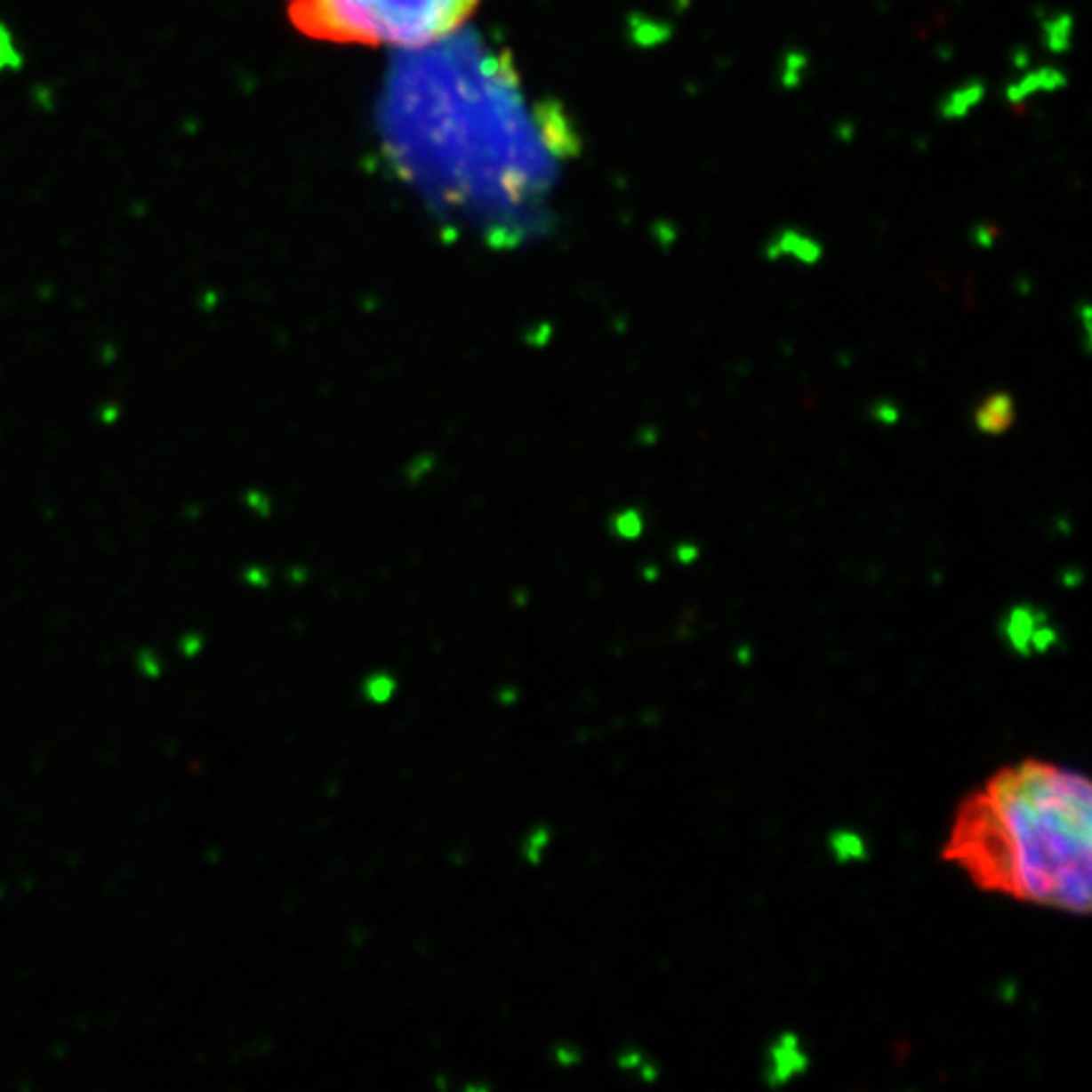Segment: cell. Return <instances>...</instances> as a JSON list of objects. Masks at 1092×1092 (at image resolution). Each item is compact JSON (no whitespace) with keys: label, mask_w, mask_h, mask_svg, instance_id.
<instances>
[{"label":"cell","mask_w":1092,"mask_h":1092,"mask_svg":"<svg viewBox=\"0 0 1092 1092\" xmlns=\"http://www.w3.org/2000/svg\"><path fill=\"white\" fill-rule=\"evenodd\" d=\"M948 857L989 890L1088 916L1090 779L1049 761H1022L999 771L959 812Z\"/></svg>","instance_id":"cell-1"},{"label":"cell","mask_w":1092,"mask_h":1092,"mask_svg":"<svg viewBox=\"0 0 1092 1092\" xmlns=\"http://www.w3.org/2000/svg\"><path fill=\"white\" fill-rule=\"evenodd\" d=\"M481 0H286L296 31L339 46L420 51L466 26Z\"/></svg>","instance_id":"cell-2"},{"label":"cell","mask_w":1092,"mask_h":1092,"mask_svg":"<svg viewBox=\"0 0 1092 1092\" xmlns=\"http://www.w3.org/2000/svg\"><path fill=\"white\" fill-rule=\"evenodd\" d=\"M809 1070V1055L804 1052V1044L797 1032L779 1034L767 1049L764 1057V1082L769 1088H784L802 1077Z\"/></svg>","instance_id":"cell-3"},{"label":"cell","mask_w":1092,"mask_h":1092,"mask_svg":"<svg viewBox=\"0 0 1092 1092\" xmlns=\"http://www.w3.org/2000/svg\"><path fill=\"white\" fill-rule=\"evenodd\" d=\"M1047 612L1034 607V605H1014L1007 610V614L1001 617L999 632L1004 638L1007 647L1016 653L1019 658H1032V643L1037 630L1047 622Z\"/></svg>","instance_id":"cell-4"},{"label":"cell","mask_w":1092,"mask_h":1092,"mask_svg":"<svg viewBox=\"0 0 1092 1092\" xmlns=\"http://www.w3.org/2000/svg\"><path fill=\"white\" fill-rule=\"evenodd\" d=\"M1016 420V407L1014 400L1007 392H994L992 397L981 402L974 413V422L981 433L986 435H1001L1007 433Z\"/></svg>","instance_id":"cell-5"},{"label":"cell","mask_w":1092,"mask_h":1092,"mask_svg":"<svg viewBox=\"0 0 1092 1092\" xmlns=\"http://www.w3.org/2000/svg\"><path fill=\"white\" fill-rule=\"evenodd\" d=\"M791 256L802 263H817L822 256V245L812 238H807L797 230H782L774 241L769 243V258Z\"/></svg>","instance_id":"cell-6"},{"label":"cell","mask_w":1092,"mask_h":1092,"mask_svg":"<svg viewBox=\"0 0 1092 1092\" xmlns=\"http://www.w3.org/2000/svg\"><path fill=\"white\" fill-rule=\"evenodd\" d=\"M830 855L837 865H855V863H865L868 860V842L865 837L855 830H835L830 839H827Z\"/></svg>","instance_id":"cell-7"},{"label":"cell","mask_w":1092,"mask_h":1092,"mask_svg":"<svg viewBox=\"0 0 1092 1092\" xmlns=\"http://www.w3.org/2000/svg\"><path fill=\"white\" fill-rule=\"evenodd\" d=\"M395 691H397V680L389 673H372L370 678L365 680V686H362L365 698H367L370 703H377V706L389 703V698L395 695Z\"/></svg>","instance_id":"cell-8"},{"label":"cell","mask_w":1092,"mask_h":1092,"mask_svg":"<svg viewBox=\"0 0 1092 1092\" xmlns=\"http://www.w3.org/2000/svg\"><path fill=\"white\" fill-rule=\"evenodd\" d=\"M612 526H614V534H617L620 539H627V542H632V539H638V536L643 534L645 521H643V516H640V511H635V509H627V511H622V514L614 516Z\"/></svg>","instance_id":"cell-9"},{"label":"cell","mask_w":1092,"mask_h":1092,"mask_svg":"<svg viewBox=\"0 0 1092 1092\" xmlns=\"http://www.w3.org/2000/svg\"><path fill=\"white\" fill-rule=\"evenodd\" d=\"M549 837H551V832H549V827H536V830H531L529 837H526V842H524V857L529 860V863H539L542 860V855H544V850L549 847Z\"/></svg>","instance_id":"cell-10"},{"label":"cell","mask_w":1092,"mask_h":1092,"mask_svg":"<svg viewBox=\"0 0 1092 1092\" xmlns=\"http://www.w3.org/2000/svg\"><path fill=\"white\" fill-rule=\"evenodd\" d=\"M18 51L13 46V36L5 28V23H0V74L18 66Z\"/></svg>","instance_id":"cell-11"},{"label":"cell","mask_w":1092,"mask_h":1092,"mask_svg":"<svg viewBox=\"0 0 1092 1092\" xmlns=\"http://www.w3.org/2000/svg\"><path fill=\"white\" fill-rule=\"evenodd\" d=\"M976 99H979V92H971V89H968V92H961V94L953 97V101H948L946 112L943 114H946V116H964V114L976 104Z\"/></svg>","instance_id":"cell-12"},{"label":"cell","mask_w":1092,"mask_h":1092,"mask_svg":"<svg viewBox=\"0 0 1092 1092\" xmlns=\"http://www.w3.org/2000/svg\"><path fill=\"white\" fill-rule=\"evenodd\" d=\"M140 670H142V675H147V678H160L162 675L160 658H157L152 650H142V653H140Z\"/></svg>","instance_id":"cell-13"},{"label":"cell","mask_w":1092,"mask_h":1092,"mask_svg":"<svg viewBox=\"0 0 1092 1092\" xmlns=\"http://www.w3.org/2000/svg\"><path fill=\"white\" fill-rule=\"evenodd\" d=\"M203 635H197V632H188V635H182V640H180V650L188 655V658H193V655H197L200 650H203Z\"/></svg>","instance_id":"cell-14"},{"label":"cell","mask_w":1092,"mask_h":1092,"mask_svg":"<svg viewBox=\"0 0 1092 1092\" xmlns=\"http://www.w3.org/2000/svg\"><path fill=\"white\" fill-rule=\"evenodd\" d=\"M557 1057H559V1060H562L564 1064H572V1062L579 1060L577 1049H574V1055H566V1049H564V1047H562V1049H557Z\"/></svg>","instance_id":"cell-15"}]
</instances>
